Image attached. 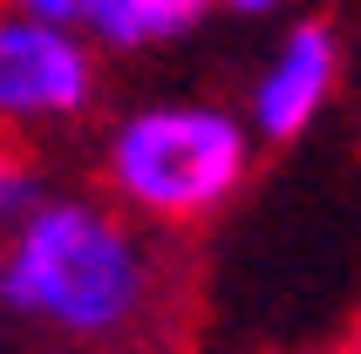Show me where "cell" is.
I'll return each instance as SVG.
<instances>
[{
  "label": "cell",
  "instance_id": "1",
  "mask_svg": "<svg viewBox=\"0 0 361 354\" xmlns=\"http://www.w3.org/2000/svg\"><path fill=\"white\" fill-rule=\"evenodd\" d=\"M171 252L102 191H48L0 252V314L61 354H130L171 307Z\"/></svg>",
  "mask_w": 361,
  "mask_h": 354
},
{
  "label": "cell",
  "instance_id": "2",
  "mask_svg": "<svg viewBox=\"0 0 361 354\" xmlns=\"http://www.w3.org/2000/svg\"><path fill=\"white\" fill-rule=\"evenodd\" d=\"M259 137L212 96H157L102 130V197L150 232H191L252 184Z\"/></svg>",
  "mask_w": 361,
  "mask_h": 354
},
{
  "label": "cell",
  "instance_id": "3",
  "mask_svg": "<svg viewBox=\"0 0 361 354\" xmlns=\"http://www.w3.org/2000/svg\"><path fill=\"white\" fill-rule=\"evenodd\" d=\"M102 96V55L75 28L0 0V137L68 130Z\"/></svg>",
  "mask_w": 361,
  "mask_h": 354
},
{
  "label": "cell",
  "instance_id": "4",
  "mask_svg": "<svg viewBox=\"0 0 361 354\" xmlns=\"http://www.w3.org/2000/svg\"><path fill=\"white\" fill-rule=\"evenodd\" d=\"M334 89H341V35L327 20H293L266 48L239 116H245V130L259 143H293V137H307L321 123Z\"/></svg>",
  "mask_w": 361,
  "mask_h": 354
},
{
  "label": "cell",
  "instance_id": "5",
  "mask_svg": "<svg viewBox=\"0 0 361 354\" xmlns=\"http://www.w3.org/2000/svg\"><path fill=\"white\" fill-rule=\"evenodd\" d=\"M27 14L75 28L96 55H143V48H171V41L198 35L212 20V0H7Z\"/></svg>",
  "mask_w": 361,
  "mask_h": 354
},
{
  "label": "cell",
  "instance_id": "6",
  "mask_svg": "<svg viewBox=\"0 0 361 354\" xmlns=\"http://www.w3.org/2000/svg\"><path fill=\"white\" fill-rule=\"evenodd\" d=\"M41 191H48L41 164L27 157V150H7V143H0V252H7V232L20 225V212H27Z\"/></svg>",
  "mask_w": 361,
  "mask_h": 354
},
{
  "label": "cell",
  "instance_id": "7",
  "mask_svg": "<svg viewBox=\"0 0 361 354\" xmlns=\"http://www.w3.org/2000/svg\"><path fill=\"white\" fill-rule=\"evenodd\" d=\"M212 7H225V14H239V20H259L273 7H286V0H212Z\"/></svg>",
  "mask_w": 361,
  "mask_h": 354
}]
</instances>
